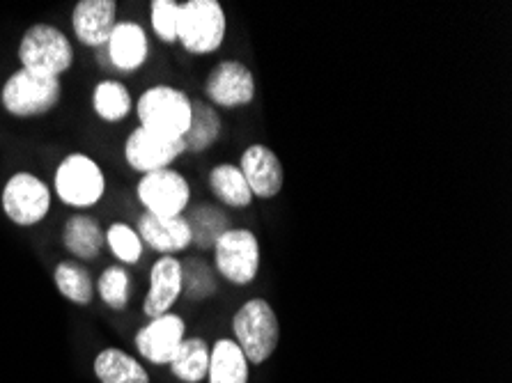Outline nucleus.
<instances>
[{
  "instance_id": "nucleus-1",
  "label": "nucleus",
  "mask_w": 512,
  "mask_h": 383,
  "mask_svg": "<svg viewBox=\"0 0 512 383\" xmlns=\"http://www.w3.org/2000/svg\"><path fill=\"white\" fill-rule=\"evenodd\" d=\"M51 191L53 198L69 209H95L97 205H102L108 193L106 170L88 152H67L53 168Z\"/></svg>"
},
{
  "instance_id": "nucleus-2",
  "label": "nucleus",
  "mask_w": 512,
  "mask_h": 383,
  "mask_svg": "<svg viewBox=\"0 0 512 383\" xmlns=\"http://www.w3.org/2000/svg\"><path fill=\"white\" fill-rule=\"evenodd\" d=\"M17 62L26 72L62 78L72 72L76 46L65 30L51 21H35L23 30L17 42Z\"/></svg>"
},
{
  "instance_id": "nucleus-3",
  "label": "nucleus",
  "mask_w": 512,
  "mask_h": 383,
  "mask_svg": "<svg viewBox=\"0 0 512 383\" xmlns=\"http://www.w3.org/2000/svg\"><path fill=\"white\" fill-rule=\"evenodd\" d=\"M65 97L62 78L40 76L17 67L0 83V111L12 120H42L58 111Z\"/></svg>"
},
{
  "instance_id": "nucleus-4",
  "label": "nucleus",
  "mask_w": 512,
  "mask_h": 383,
  "mask_svg": "<svg viewBox=\"0 0 512 383\" xmlns=\"http://www.w3.org/2000/svg\"><path fill=\"white\" fill-rule=\"evenodd\" d=\"M189 92L170 83H154L145 88L134 101L138 127L154 136L182 140L191 124Z\"/></svg>"
},
{
  "instance_id": "nucleus-5",
  "label": "nucleus",
  "mask_w": 512,
  "mask_h": 383,
  "mask_svg": "<svg viewBox=\"0 0 512 383\" xmlns=\"http://www.w3.org/2000/svg\"><path fill=\"white\" fill-rule=\"evenodd\" d=\"M228 39V14L219 0H184L177 17V44L196 58L214 56Z\"/></svg>"
},
{
  "instance_id": "nucleus-6",
  "label": "nucleus",
  "mask_w": 512,
  "mask_h": 383,
  "mask_svg": "<svg viewBox=\"0 0 512 383\" xmlns=\"http://www.w3.org/2000/svg\"><path fill=\"white\" fill-rule=\"evenodd\" d=\"M232 335L248 365H262L281 345V319L267 299L253 296L232 315Z\"/></svg>"
},
{
  "instance_id": "nucleus-7",
  "label": "nucleus",
  "mask_w": 512,
  "mask_h": 383,
  "mask_svg": "<svg viewBox=\"0 0 512 383\" xmlns=\"http://www.w3.org/2000/svg\"><path fill=\"white\" fill-rule=\"evenodd\" d=\"M53 200L51 184L33 170H14L0 189V211L21 230L42 225L51 216Z\"/></svg>"
},
{
  "instance_id": "nucleus-8",
  "label": "nucleus",
  "mask_w": 512,
  "mask_h": 383,
  "mask_svg": "<svg viewBox=\"0 0 512 383\" xmlns=\"http://www.w3.org/2000/svg\"><path fill=\"white\" fill-rule=\"evenodd\" d=\"M212 267L223 283L232 287H248L260 276L262 246L260 237L248 228H232L223 232L212 248Z\"/></svg>"
},
{
  "instance_id": "nucleus-9",
  "label": "nucleus",
  "mask_w": 512,
  "mask_h": 383,
  "mask_svg": "<svg viewBox=\"0 0 512 383\" xmlns=\"http://www.w3.org/2000/svg\"><path fill=\"white\" fill-rule=\"evenodd\" d=\"M258 95L253 69L239 58H223L209 69L203 83V99L216 111H239L251 106Z\"/></svg>"
},
{
  "instance_id": "nucleus-10",
  "label": "nucleus",
  "mask_w": 512,
  "mask_h": 383,
  "mask_svg": "<svg viewBox=\"0 0 512 383\" xmlns=\"http://www.w3.org/2000/svg\"><path fill=\"white\" fill-rule=\"evenodd\" d=\"M136 200L145 214L159 218L184 216L193 202V186L177 168L141 175L136 182Z\"/></svg>"
},
{
  "instance_id": "nucleus-11",
  "label": "nucleus",
  "mask_w": 512,
  "mask_h": 383,
  "mask_svg": "<svg viewBox=\"0 0 512 383\" xmlns=\"http://www.w3.org/2000/svg\"><path fill=\"white\" fill-rule=\"evenodd\" d=\"M102 67L118 74H138L152 58V39L138 19H120L104 49L95 51Z\"/></svg>"
},
{
  "instance_id": "nucleus-12",
  "label": "nucleus",
  "mask_w": 512,
  "mask_h": 383,
  "mask_svg": "<svg viewBox=\"0 0 512 383\" xmlns=\"http://www.w3.org/2000/svg\"><path fill=\"white\" fill-rule=\"evenodd\" d=\"M184 154V140L154 136L150 131L138 127V124L122 140V161L136 175H150L157 173V170L175 168V163Z\"/></svg>"
},
{
  "instance_id": "nucleus-13",
  "label": "nucleus",
  "mask_w": 512,
  "mask_h": 383,
  "mask_svg": "<svg viewBox=\"0 0 512 383\" xmlns=\"http://www.w3.org/2000/svg\"><path fill=\"white\" fill-rule=\"evenodd\" d=\"M118 21L120 5L115 0H79L69 12V37L83 49L99 51L106 46Z\"/></svg>"
},
{
  "instance_id": "nucleus-14",
  "label": "nucleus",
  "mask_w": 512,
  "mask_h": 383,
  "mask_svg": "<svg viewBox=\"0 0 512 383\" xmlns=\"http://www.w3.org/2000/svg\"><path fill=\"white\" fill-rule=\"evenodd\" d=\"M239 170L246 179L255 200H274L283 193L285 168L278 156L265 143H251L239 154Z\"/></svg>"
},
{
  "instance_id": "nucleus-15",
  "label": "nucleus",
  "mask_w": 512,
  "mask_h": 383,
  "mask_svg": "<svg viewBox=\"0 0 512 383\" xmlns=\"http://www.w3.org/2000/svg\"><path fill=\"white\" fill-rule=\"evenodd\" d=\"M186 338L184 317L177 312H166V315L154 317L143 328H138L134 345L147 363L152 365H168L173 361L177 347Z\"/></svg>"
},
{
  "instance_id": "nucleus-16",
  "label": "nucleus",
  "mask_w": 512,
  "mask_h": 383,
  "mask_svg": "<svg viewBox=\"0 0 512 383\" xmlns=\"http://www.w3.org/2000/svg\"><path fill=\"white\" fill-rule=\"evenodd\" d=\"M182 299V260L180 257H157L147 273V292L143 296V315L147 319L173 312Z\"/></svg>"
},
{
  "instance_id": "nucleus-17",
  "label": "nucleus",
  "mask_w": 512,
  "mask_h": 383,
  "mask_svg": "<svg viewBox=\"0 0 512 383\" xmlns=\"http://www.w3.org/2000/svg\"><path fill=\"white\" fill-rule=\"evenodd\" d=\"M60 246L76 262H95L106 250L104 225L88 211H72L60 228Z\"/></svg>"
},
{
  "instance_id": "nucleus-18",
  "label": "nucleus",
  "mask_w": 512,
  "mask_h": 383,
  "mask_svg": "<svg viewBox=\"0 0 512 383\" xmlns=\"http://www.w3.org/2000/svg\"><path fill=\"white\" fill-rule=\"evenodd\" d=\"M134 228L138 237H141L145 250H152L159 257H177L193 248L191 230L186 225L184 216L159 218L143 211Z\"/></svg>"
},
{
  "instance_id": "nucleus-19",
  "label": "nucleus",
  "mask_w": 512,
  "mask_h": 383,
  "mask_svg": "<svg viewBox=\"0 0 512 383\" xmlns=\"http://www.w3.org/2000/svg\"><path fill=\"white\" fill-rule=\"evenodd\" d=\"M134 101L136 97L131 95L129 85L113 76L97 81L90 90V111L106 127H118L127 122L134 113Z\"/></svg>"
},
{
  "instance_id": "nucleus-20",
  "label": "nucleus",
  "mask_w": 512,
  "mask_h": 383,
  "mask_svg": "<svg viewBox=\"0 0 512 383\" xmlns=\"http://www.w3.org/2000/svg\"><path fill=\"white\" fill-rule=\"evenodd\" d=\"M226 131L221 113L212 104H207L203 97H193L191 101V124L184 134V152L191 156L207 154L219 145Z\"/></svg>"
},
{
  "instance_id": "nucleus-21",
  "label": "nucleus",
  "mask_w": 512,
  "mask_h": 383,
  "mask_svg": "<svg viewBox=\"0 0 512 383\" xmlns=\"http://www.w3.org/2000/svg\"><path fill=\"white\" fill-rule=\"evenodd\" d=\"M207 186L216 205H221L223 209L242 211L251 207L255 200L237 163H214L207 173Z\"/></svg>"
},
{
  "instance_id": "nucleus-22",
  "label": "nucleus",
  "mask_w": 512,
  "mask_h": 383,
  "mask_svg": "<svg viewBox=\"0 0 512 383\" xmlns=\"http://www.w3.org/2000/svg\"><path fill=\"white\" fill-rule=\"evenodd\" d=\"M184 221L191 230V241L193 248L198 250H212L216 239L221 237L223 232H228L232 228L230 216L226 214V209L216 202H196L184 211Z\"/></svg>"
},
{
  "instance_id": "nucleus-23",
  "label": "nucleus",
  "mask_w": 512,
  "mask_h": 383,
  "mask_svg": "<svg viewBox=\"0 0 512 383\" xmlns=\"http://www.w3.org/2000/svg\"><path fill=\"white\" fill-rule=\"evenodd\" d=\"M51 280L56 292L76 308H88L95 301V278L90 269L76 260H58L51 269Z\"/></svg>"
},
{
  "instance_id": "nucleus-24",
  "label": "nucleus",
  "mask_w": 512,
  "mask_h": 383,
  "mask_svg": "<svg viewBox=\"0 0 512 383\" xmlns=\"http://www.w3.org/2000/svg\"><path fill=\"white\" fill-rule=\"evenodd\" d=\"M92 372L99 383H150V372L129 351L106 347L92 361Z\"/></svg>"
},
{
  "instance_id": "nucleus-25",
  "label": "nucleus",
  "mask_w": 512,
  "mask_h": 383,
  "mask_svg": "<svg viewBox=\"0 0 512 383\" xmlns=\"http://www.w3.org/2000/svg\"><path fill=\"white\" fill-rule=\"evenodd\" d=\"M209 383H248V361L232 338H219L209 347Z\"/></svg>"
},
{
  "instance_id": "nucleus-26",
  "label": "nucleus",
  "mask_w": 512,
  "mask_h": 383,
  "mask_svg": "<svg viewBox=\"0 0 512 383\" xmlns=\"http://www.w3.org/2000/svg\"><path fill=\"white\" fill-rule=\"evenodd\" d=\"M168 367L173 372V377L182 383L205 381L209 367V342L200 338V335L184 338Z\"/></svg>"
},
{
  "instance_id": "nucleus-27",
  "label": "nucleus",
  "mask_w": 512,
  "mask_h": 383,
  "mask_svg": "<svg viewBox=\"0 0 512 383\" xmlns=\"http://www.w3.org/2000/svg\"><path fill=\"white\" fill-rule=\"evenodd\" d=\"M106 250L120 267H136L145 255V246L136 228L127 221H111L104 228Z\"/></svg>"
},
{
  "instance_id": "nucleus-28",
  "label": "nucleus",
  "mask_w": 512,
  "mask_h": 383,
  "mask_svg": "<svg viewBox=\"0 0 512 383\" xmlns=\"http://www.w3.org/2000/svg\"><path fill=\"white\" fill-rule=\"evenodd\" d=\"M131 287H134V278L129 269L120 264H108L95 278V294L111 312H124L129 308Z\"/></svg>"
},
{
  "instance_id": "nucleus-29",
  "label": "nucleus",
  "mask_w": 512,
  "mask_h": 383,
  "mask_svg": "<svg viewBox=\"0 0 512 383\" xmlns=\"http://www.w3.org/2000/svg\"><path fill=\"white\" fill-rule=\"evenodd\" d=\"M219 292V276L203 257L182 260V296L193 303H205Z\"/></svg>"
},
{
  "instance_id": "nucleus-30",
  "label": "nucleus",
  "mask_w": 512,
  "mask_h": 383,
  "mask_svg": "<svg viewBox=\"0 0 512 383\" xmlns=\"http://www.w3.org/2000/svg\"><path fill=\"white\" fill-rule=\"evenodd\" d=\"M177 17H180V0H152L150 3L147 21H150L152 35L161 44H177Z\"/></svg>"
}]
</instances>
